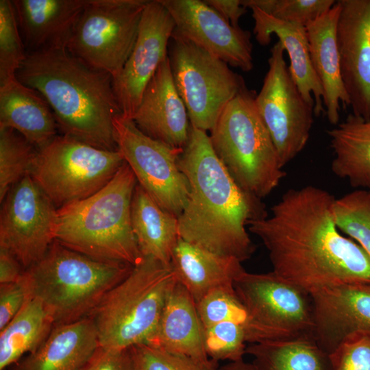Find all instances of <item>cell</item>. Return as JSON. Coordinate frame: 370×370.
Returning <instances> with one entry per match:
<instances>
[{
    "label": "cell",
    "instance_id": "cell-43",
    "mask_svg": "<svg viewBox=\"0 0 370 370\" xmlns=\"http://www.w3.org/2000/svg\"><path fill=\"white\" fill-rule=\"evenodd\" d=\"M217 370H260L254 363L245 362L243 360L230 362L221 367H219Z\"/></svg>",
    "mask_w": 370,
    "mask_h": 370
},
{
    "label": "cell",
    "instance_id": "cell-28",
    "mask_svg": "<svg viewBox=\"0 0 370 370\" xmlns=\"http://www.w3.org/2000/svg\"><path fill=\"white\" fill-rule=\"evenodd\" d=\"M328 134L333 173L354 188L370 190V119L351 113Z\"/></svg>",
    "mask_w": 370,
    "mask_h": 370
},
{
    "label": "cell",
    "instance_id": "cell-5",
    "mask_svg": "<svg viewBox=\"0 0 370 370\" xmlns=\"http://www.w3.org/2000/svg\"><path fill=\"white\" fill-rule=\"evenodd\" d=\"M134 266L98 260L57 241L25 270L29 295L38 298L55 325L88 317L104 295L127 278Z\"/></svg>",
    "mask_w": 370,
    "mask_h": 370
},
{
    "label": "cell",
    "instance_id": "cell-34",
    "mask_svg": "<svg viewBox=\"0 0 370 370\" xmlns=\"http://www.w3.org/2000/svg\"><path fill=\"white\" fill-rule=\"evenodd\" d=\"M26 56L12 1L0 0V86L16 78Z\"/></svg>",
    "mask_w": 370,
    "mask_h": 370
},
{
    "label": "cell",
    "instance_id": "cell-21",
    "mask_svg": "<svg viewBox=\"0 0 370 370\" xmlns=\"http://www.w3.org/2000/svg\"><path fill=\"white\" fill-rule=\"evenodd\" d=\"M340 5L335 4L306 26L312 64L323 90V106L328 121L336 125L340 118V103L349 106L341 69L336 40Z\"/></svg>",
    "mask_w": 370,
    "mask_h": 370
},
{
    "label": "cell",
    "instance_id": "cell-13",
    "mask_svg": "<svg viewBox=\"0 0 370 370\" xmlns=\"http://www.w3.org/2000/svg\"><path fill=\"white\" fill-rule=\"evenodd\" d=\"M113 125L118 149L138 184L162 208L178 217L189 191L187 178L178 164L183 149L147 136L121 114L114 118Z\"/></svg>",
    "mask_w": 370,
    "mask_h": 370
},
{
    "label": "cell",
    "instance_id": "cell-2",
    "mask_svg": "<svg viewBox=\"0 0 370 370\" xmlns=\"http://www.w3.org/2000/svg\"><path fill=\"white\" fill-rule=\"evenodd\" d=\"M178 164L189 188L178 217L180 238L241 262L249 259L255 245L247 224L267 215L260 199L238 186L216 154L209 135L192 125Z\"/></svg>",
    "mask_w": 370,
    "mask_h": 370
},
{
    "label": "cell",
    "instance_id": "cell-37",
    "mask_svg": "<svg viewBox=\"0 0 370 370\" xmlns=\"http://www.w3.org/2000/svg\"><path fill=\"white\" fill-rule=\"evenodd\" d=\"M328 357L332 370H370V334L347 336Z\"/></svg>",
    "mask_w": 370,
    "mask_h": 370
},
{
    "label": "cell",
    "instance_id": "cell-33",
    "mask_svg": "<svg viewBox=\"0 0 370 370\" xmlns=\"http://www.w3.org/2000/svg\"><path fill=\"white\" fill-rule=\"evenodd\" d=\"M332 214L340 232L358 244L370 258V190H356L335 199Z\"/></svg>",
    "mask_w": 370,
    "mask_h": 370
},
{
    "label": "cell",
    "instance_id": "cell-15",
    "mask_svg": "<svg viewBox=\"0 0 370 370\" xmlns=\"http://www.w3.org/2000/svg\"><path fill=\"white\" fill-rule=\"evenodd\" d=\"M175 27L160 0L147 1L134 47L121 71L112 79L115 97L125 118L132 119L147 84L167 58Z\"/></svg>",
    "mask_w": 370,
    "mask_h": 370
},
{
    "label": "cell",
    "instance_id": "cell-4",
    "mask_svg": "<svg viewBox=\"0 0 370 370\" xmlns=\"http://www.w3.org/2000/svg\"><path fill=\"white\" fill-rule=\"evenodd\" d=\"M136 178L125 162L112 179L91 196L57 209L55 240L92 258L132 266L144 258L131 221Z\"/></svg>",
    "mask_w": 370,
    "mask_h": 370
},
{
    "label": "cell",
    "instance_id": "cell-29",
    "mask_svg": "<svg viewBox=\"0 0 370 370\" xmlns=\"http://www.w3.org/2000/svg\"><path fill=\"white\" fill-rule=\"evenodd\" d=\"M55 325L42 303L29 295L19 312L0 331V370L36 350Z\"/></svg>",
    "mask_w": 370,
    "mask_h": 370
},
{
    "label": "cell",
    "instance_id": "cell-24",
    "mask_svg": "<svg viewBox=\"0 0 370 370\" xmlns=\"http://www.w3.org/2000/svg\"><path fill=\"white\" fill-rule=\"evenodd\" d=\"M99 346L97 332L88 317L56 325L46 341L8 370H80Z\"/></svg>",
    "mask_w": 370,
    "mask_h": 370
},
{
    "label": "cell",
    "instance_id": "cell-32",
    "mask_svg": "<svg viewBox=\"0 0 370 370\" xmlns=\"http://www.w3.org/2000/svg\"><path fill=\"white\" fill-rule=\"evenodd\" d=\"M38 149L11 128L0 129V201L29 175Z\"/></svg>",
    "mask_w": 370,
    "mask_h": 370
},
{
    "label": "cell",
    "instance_id": "cell-25",
    "mask_svg": "<svg viewBox=\"0 0 370 370\" xmlns=\"http://www.w3.org/2000/svg\"><path fill=\"white\" fill-rule=\"evenodd\" d=\"M238 260L220 255L179 238L173 250L171 265L177 281L195 303L211 291L234 286L245 270Z\"/></svg>",
    "mask_w": 370,
    "mask_h": 370
},
{
    "label": "cell",
    "instance_id": "cell-39",
    "mask_svg": "<svg viewBox=\"0 0 370 370\" xmlns=\"http://www.w3.org/2000/svg\"><path fill=\"white\" fill-rule=\"evenodd\" d=\"M29 295L23 275L18 281L0 284V331L19 312Z\"/></svg>",
    "mask_w": 370,
    "mask_h": 370
},
{
    "label": "cell",
    "instance_id": "cell-27",
    "mask_svg": "<svg viewBox=\"0 0 370 370\" xmlns=\"http://www.w3.org/2000/svg\"><path fill=\"white\" fill-rule=\"evenodd\" d=\"M131 221L143 257L170 264L180 238L178 217L162 208L138 183L132 200Z\"/></svg>",
    "mask_w": 370,
    "mask_h": 370
},
{
    "label": "cell",
    "instance_id": "cell-20",
    "mask_svg": "<svg viewBox=\"0 0 370 370\" xmlns=\"http://www.w3.org/2000/svg\"><path fill=\"white\" fill-rule=\"evenodd\" d=\"M27 53L66 48L87 0L12 1Z\"/></svg>",
    "mask_w": 370,
    "mask_h": 370
},
{
    "label": "cell",
    "instance_id": "cell-17",
    "mask_svg": "<svg viewBox=\"0 0 370 370\" xmlns=\"http://www.w3.org/2000/svg\"><path fill=\"white\" fill-rule=\"evenodd\" d=\"M336 40L354 114L370 119V0H340Z\"/></svg>",
    "mask_w": 370,
    "mask_h": 370
},
{
    "label": "cell",
    "instance_id": "cell-3",
    "mask_svg": "<svg viewBox=\"0 0 370 370\" xmlns=\"http://www.w3.org/2000/svg\"><path fill=\"white\" fill-rule=\"evenodd\" d=\"M16 78L46 99L63 135L118 150L113 119L121 112L110 74L57 48L27 53Z\"/></svg>",
    "mask_w": 370,
    "mask_h": 370
},
{
    "label": "cell",
    "instance_id": "cell-18",
    "mask_svg": "<svg viewBox=\"0 0 370 370\" xmlns=\"http://www.w3.org/2000/svg\"><path fill=\"white\" fill-rule=\"evenodd\" d=\"M312 338L328 354L347 336L370 334V284L328 286L310 294Z\"/></svg>",
    "mask_w": 370,
    "mask_h": 370
},
{
    "label": "cell",
    "instance_id": "cell-23",
    "mask_svg": "<svg viewBox=\"0 0 370 370\" xmlns=\"http://www.w3.org/2000/svg\"><path fill=\"white\" fill-rule=\"evenodd\" d=\"M148 344L204 364H217L206 354L204 327L196 303L178 281L166 297L156 332Z\"/></svg>",
    "mask_w": 370,
    "mask_h": 370
},
{
    "label": "cell",
    "instance_id": "cell-36",
    "mask_svg": "<svg viewBox=\"0 0 370 370\" xmlns=\"http://www.w3.org/2000/svg\"><path fill=\"white\" fill-rule=\"evenodd\" d=\"M133 370H217V364L207 365L171 354L149 344L130 348Z\"/></svg>",
    "mask_w": 370,
    "mask_h": 370
},
{
    "label": "cell",
    "instance_id": "cell-31",
    "mask_svg": "<svg viewBox=\"0 0 370 370\" xmlns=\"http://www.w3.org/2000/svg\"><path fill=\"white\" fill-rule=\"evenodd\" d=\"M196 308L204 328L224 321L233 322L244 328L249 343L267 341L238 297L234 286L211 291L196 302Z\"/></svg>",
    "mask_w": 370,
    "mask_h": 370
},
{
    "label": "cell",
    "instance_id": "cell-7",
    "mask_svg": "<svg viewBox=\"0 0 370 370\" xmlns=\"http://www.w3.org/2000/svg\"><path fill=\"white\" fill-rule=\"evenodd\" d=\"M245 88L223 109L209 135L212 146L238 186L261 199L285 176L271 135Z\"/></svg>",
    "mask_w": 370,
    "mask_h": 370
},
{
    "label": "cell",
    "instance_id": "cell-26",
    "mask_svg": "<svg viewBox=\"0 0 370 370\" xmlns=\"http://www.w3.org/2000/svg\"><path fill=\"white\" fill-rule=\"evenodd\" d=\"M11 128L40 149L57 136L51 107L36 90L17 78L0 86V129Z\"/></svg>",
    "mask_w": 370,
    "mask_h": 370
},
{
    "label": "cell",
    "instance_id": "cell-1",
    "mask_svg": "<svg viewBox=\"0 0 370 370\" xmlns=\"http://www.w3.org/2000/svg\"><path fill=\"white\" fill-rule=\"evenodd\" d=\"M335 199L314 186L289 189L269 215L247 224L267 248L272 271L309 294L342 284H370V258L337 227Z\"/></svg>",
    "mask_w": 370,
    "mask_h": 370
},
{
    "label": "cell",
    "instance_id": "cell-38",
    "mask_svg": "<svg viewBox=\"0 0 370 370\" xmlns=\"http://www.w3.org/2000/svg\"><path fill=\"white\" fill-rule=\"evenodd\" d=\"M334 0H276L271 16L306 26L328 11Z\"/></svg>",
    "mask_w": 370,
    "mask_h": 370
},
{
    "label": "cell",
    "instance_id": "cell-16",
    "mask_svg": "<svg viewBox=\"0 0 370 370\" xmlns=\"http://www.w3.org/2000/svg\"><path fill=\"white\" fill-rule=\"evenodd\" d=\"M171 15L174 33L228 65L243 71L254 67L251 33L234 27L201 0H160Z\"/></svg>",
    "mask_w": 370,
    "mask_h": 370
},
{
    "label": "cell",
    "instance_id": "cell-14",
    "mask_svg": "<svg viewBox=\"0 0 370 370\" xmlns=\"http://www.w3.org/2000/svg\"><path fill=\"white\" fill-rule=\"evenodd\" d=\"M2 202L0 247L10 250L25 270L55 241L58 208L29 175L15 184Z\"/></svg>",
    "mask_w": 370,
    "mask_h": 370
},
{
    "label": "cell",
    "instance_id": "cell-8",
    "mask_svg": "<svg viewBox=\"0 0 370 370\" xmlns=\"http://www.w3.org/2000/svg\"><path fill=\"white\" fill-rule=\"evenodd\" d=\"M124 162L119 149L105 150L57 135L38 149L29 175L59 208L99 191Z\"/></svg>",
    "mask_w": 370,
    "mask_h": 370
},
{
    "label": "cell",
    "instance_id": "cell-10",
    "mask_svg": "<svg viewBox=\"0 0 370 370\" xmlns=\"http://www.w3.org/2000/svg\"><path fill=\"white\" fill-rule=\"evenodd\" d=\"M145 0H87L66 49L112 79L121 71L137 38Z\"/></svg>",
    "mask_w": 370,
    "mask_h": 370
},
{
    "label": "cell",
    "instance_id": "cell-35",
    "mask_svg": "<svg viewBox=\"0 0 370 370\" xmlns=\"http://www.w3.org/2000/svg\"><path fill=\"white\" fill-rule=\"evenodd\" d=\"M247 336L240 325L221 322L204 328V345L210 360L236 362L243 359L246 354Z\"/></svg>",
    "mask_w": 370,
    "mask_h": 370
},
{
    "label": "cell",
    "instance_id": "cell-11",
    "mask_svg": "<svg viewBox=\"0 0 370 370\" xmlns=\"http://www.w3.org/2000/svg\"><path fill=\"white\" fill-rule=\"evenodd\" d=\"M284 51L279 40L271 49L269 69L255 98L283 167L306 145L314 115L291 75Z\"/></svg>",
    "mask_w": 370,
    "mask_h": 370
},
{
    "label": "cell",
    "instance_id": "cell-12",
    "mask_svg": "<svg viewBox=\"0 0 370 370\" xmlns=\"http://www.w3.org/2000/svg\"><path fill=\"white\" fill-rule=\"evenodd\" d=\"M236 293L267 341L312 337L310 295L273 271L244 270L235 280Z\"/></svg>",
    "mask_w": 370,
    "mask_h": 370
},
{
    "label": "cell",
    "instance_id": "cell-41",
    "mask_svg": "<svg viewBox=\"0 0 370 370\" xmlns=\"http://www.w3.org/2000/svg\"><path fill=\"white\" fill-rule=\"evenodd\" d=\"M24 271L16 257L8 249L0 247V284L18 281Z\"/></svg>",
    "mask_w": 370,
    "mask_h": 370
},
{
    "label": "cell",
    "instance_id": "cell-22",
    "mask_svg": "<svg viewBox=\"0 0 370 370\" xmlns=\"http://www.w3.org/2000/svg\"><path fill=\"white\" fill-rule=\"evenodd\" d=\"M251 9L257 41L267 45L272 34L277 36L288 53V69L302 97L314 107V116L325 112L323 90L312 64L305 26L278 19L256 8Z\"/></svg>",
    "mask_w": 370,
    "mask_h": 370
},
{
    "label": "cell",
    "instance_id": "cell-6",
    "mask_svg": "<svg viewBox=\"0 0 370 370\" xmlns=\"http://www.w3.org/2000/svg\"><path fill=\"white\" fill-rule=\"evenodd\" d=\"M177 281L171 264L144 257L127 278L104 295L89 315L99 345L124 350L148 344Z\"/></svg>",
    "mask_w": 370,
    "mask_h": 370
},
{
    "label": "cell",
    "instance_id": "cell-19",
    "mask_svg": "<svg viewBox=\"0 0 370 370\" xmlns=\"http://www.w3.org/2000/svg\"><path fill=\"white\" fill-rule=\"evenodd\" d=\"M132 120L153 139L178 149L186 145L190 124L175 85L168 56L147 84Z\"/></svg>",
    "mask_w": 370,
    "mask_h": 370
},
{
    "label": "cell",
    "instance_id": "cell-9",
    "mask_svg": "<svg viewBox=\"0 0 370 370\" xmlns=\"http://www.w3.org/2000/svg\"><path fill=\"white\" fill-rule=\"evenodd\" d=\"M168 58L190 125L210 132L228 103L247 88L244 79L227 63L174 32Z\"/></svg>",
    "mask_w": 370,
    "mask_h": 370
},
{
    "label": "cell",
    "instance_id": "cell-30",
    "mask_svg": "<svg viewBox=\"0 0 370 370\" xmlns=\"http://www.w3.org/2000/svg\"><path fill=\"white\" fill-rule=\"evenodd\" d=\"M246 354L260 370H332L328 354L310 336L250 344Z\"/></svg>",
    "mask_w": 370,
    "mask_h": 370
},
{
    "label": "cell",
    "instance_id": "cell-40",
    "mask_svg": "<svg viewBox=\"0 0 370 370\" xmlns=\"http://www.w3.org/2000/svg\"><path fill=\"white\" fill-rule=\"evenodd\" d=\"M80 370H133L130 348L117 350L99 345Z\"/></svg>",
    "mask_w": 370,
    "mask_h": 370
},
{
    "label": "cell",
    "instance_id": "cell-42",
    "mask_svg": "<svg viewBox=\"0 0 370 370\" xmlns=\"http://www.w3.org/2000/svg\"><path fill=\"white\" fill-rule=\"evenodd\" d=\"M234 27H239L240 18L247 12L241 0H204Z\"/></svg>",
    "mask_w": 370,
    "mask_h": 370
}]
</instances>
